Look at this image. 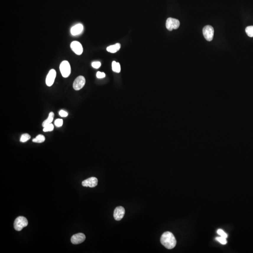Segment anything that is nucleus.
I'll list each match as a JSON object with an SVG mask.
<instances>
[{
  "instance_id": "11",
  "label": "nucleus",
  "mask_w": 253,
  "mask_h": 253,
  "mask_svg": "<svg viewBox=\"0 0 253 253\" xmlns=\"http://www.w3.org/2000/svg\"><path fill=\"white\" fill-rule=\"evenodd\" d=\"M98 180L94 177L89 178L82 181V184L84 186H89L90 188H94L98 185Z\"/></svg>"
},
{
  "instance_id": "15",
  "label": "nucleus",
  "mask_w": 253,
  "mask_h": 253,
  "mask_svg": "<svg viewBox=\"0 0 253 253\" xmlns=\"http://www.w3.org/2000/svg\"><path fill=\"white\" fill-rule=\"evenodd\" d=\"M45 137L42 134H38L35 138L33 139V142L36 143H42L45 141Z\"/></svg>"
},
{
  "instance_id": "16",
  "label": "nucleus",
  "mask_w": 253,
  "mask_h": 253,
  "mask_svg": "<svg viewBox=\"0 0 253 253\" xmlns=\"http://www.w3.org/2000/svg\"><path fill=\"white\" fill-rule=\"evenodd\" d=\"M112 70L116 73H120L121 71V66L120 63L115 61L112 62Z\"/></svg>"
},
{
  "instance_id": "7",
  "label": "nucleus",
  "mask_w": 253,
  "mask_h": 253,
  "mask_svg": "<svg viewBox=\"0 0 253 253\" xmlns=\"http://www.w3.org/2000/svg\"><path fill=\"white\" fill-rule=\"evenodd\" d=\"M56 76V72L54 69H52L49 71L46 79V83L47 86H51L53 85Z\"/></svg>"
},
{
  "instance_id": "18",
  "label": "nucleus",
  "mask_w": 253,
  "mask_h": 253,
  "mask_svg": "<svg viewBox=\"0 0 253 253\" xmlns=\"http://www.w3.org/2000/svg\"><path fill=\"white\" fill-rule=\"evenodd\" d=\"M246 33L247 36L250 37H253V26H249L246 28Z\"/></svg>"
},
{
  "instance_id": "9",
  "label": "nucleus",
  "mask_w": 253,
  "mask_h": 253,
  "mask_svg": "<svg viewBox=\"0 0 253 253\" xmlns=\"http://www.w3.org/2000/svg\"><path fill=\"white\" fill-rule=\"evenodd\" d=\"M71 49L77 55H81L83 52L82 45L80 42L77 41H74L70 44Z\"/></svg>"
},
{
  "instance_id": "23",
  "label": "nucleus",
  "mask_w": 253,
  "mask_h": 253,
  "mask_svg": "<svg viewBox=\"0 0 253 253\" xmlns=\"http://www.w3.org/2000/svg\"><path fill=\"white\" fill-rule=\"evenodd\" d=\"M92 67L95 69H98L101 66V63L100 61H94L92 64Z\"/></svg>"
},
{
  "instance_id": "1",
  "label": "nucleus",
  "mask_w": 253,
  "mask_h": 253,
  "mask_svg": "<svg viewBox=\"0 0 253 253\" xmlns=\"http://www.w3.org/2000/svg\"><path fill=\"white\" fill-rule=\"evenodd\" d=\"M160 241L165 247L169 249H173L176 245V240L174 235L170 232L163 233L161 237Z\"/></svg>"
},
{
  "instance_id": "21",
  "label": "nucleus",
  "mask_w": 253,
  "mask_h": 253,
  "mask_svg": "<svg viewBox=\"0 0 253 253\" xmlns=\"http://www.w3.org/2000/svg\"><path fill=\"white\" fill-rule=\"evenodd\" d=\"M54 124L57 127H60L63 125V120L61 119H57L54 121Z\"/></svg>"
},
{
  "instance_id": "6",
  "label": "nucleus",
  "mask_w": 253,
  "mask_h": 253,
  "mask_svg": "<svg viewBox=\"0 0 253 253\" xmlns=\"http://www.w3.org/2000/svg\"><path fill=\"white\" fill-rule=\"evenodd\" d=\"M85 84V79L83 76L77 77L74 82L73 87L76 90H79L82 89Z\"/></svg>"
},
{
  "instance_id": "13",
  "label": "nucleus",
  "mask_w": 253,
  "mask_h": 253,
  "mask_svg": "<svg viewBox=\"0 0 253 253\" xmlns=\"http://www.w3.org/2000/svg\"><path fill=\"white\" fill-rule=\"evenodd\" d=\"M121 46V45L120 43H117L116 44L110 46H108L106 48V50L108 52L111 53H115L120 50Z\"/></svg>"
},
{
  "instance_id": "8",
  "label": "nucleus",
  "mask_w": 253,
  "mask_h": 253,
  "mask_svg": "<svg viewBox=\"0 0 253 253\" xmlns=\"http://www.w3.org/2000/svg\"><path fill=\"white\" fill-rule=\"evenodd\" d=\"M125 213L124 208L122 206H118L115 208L113 213V217L117 221L121 220L123 218Z\"/></svg>"
},
{
  "instance_id": "5",
  "label": "nucleus",
  "mask_w": 253,
  "mask_h": 253,
  "mask_svg": "<svg viewBox=\"0 0 253 253\" xmlns=\"http://www.w3.org/2000/svg\"><path fill=\"white\" fill-rule=\"evenodd\" d=\"M214 30L213 28L210 25H206L204 27L202 30V33L204 37L208 41H211L213 38Z\"/></svg>"
},
{
  "instance_id": "24",
  "label": "nucleus",
  "mask_w": 253,
  "mask_h": 253,
  "mask_svg": "<svg viewBox=\"0 0 253 253\" xmlns=\"http://www.w3.org/2000/svg\"><path fill=\"white\" fill-rule=\"evenodd\" d=\"M96 76L97 77V78H103L106 77V74L104 72H100V71H98L97 73Z\"/></svg>"
},
{
  "instance_id": "17",
  "label": "nucleus",
  "mask_w": 253,
  "mask_h": 253,
  "mask_svg": "<svg viewBox=\"0 0 253 253\" xmlns=\"http://www.w3.org/2000/svg\"><path fill=\"white\" fill-rule=\"evenodd\" d=\"M31 138V136L28 134H23L20 137V141L22 142H26Z\"/></svg>"
},
{
  "instance_id": "2",
  "label": "nucleus",
  "mask_w": 253,
  "mask_h": 253,
  "mask_svg": "<svg viewBox=\"0 0 253 253\" xmlns=\"http://www.w3.org/2000/svg\"><path fill=\"white\" fill-rule=\"evenodd\" d=\"M28 224V222L25 217L20 216L16 218L14 222V226L16 231H20L23 228L26 227Z\"/></svg>"
},
{
  "instance_id": "3",
  "label": "nucleus",
  "mask_w": 253,
  "mask_h": 253,
  "mask_svg": "<svg viewBox=\"0 0 253 253\" xmlns=\"http://www.w3.org/2000/svg\"><path fill=\"white\" fill-rule=\"evenodd\" d=\"M60 70L62 77L67 78L71 73V67L69 62L67 61H62L60 65Z\"/></svg>"
},
{
  "instance_id": "4",
  "label": "nucleus",
  "mask_w": 253,
  "mask_h": 253,
  "mask_svg": "<svg viewBox=\"0 0 253 253\" xmlns=\"http://www.w3.org/2000/svg\"><path fill=\"white\" fill-rule=\"evenodd\" d=\"M166 25L168 30L172 31L173 29L178 28L180 25V22L178 19L169 17L166 20Z\"/></svg>"
},
{
  "instance_id": "19",
  "label": "nucleus",
  "mask_w": 253,
  "mask_h": 253,
  "mask_svg": "<svg viewBox=\"0 0 253 253\" xmlns=\"http://www.w3.org/2000/svg\"><path fill=\"white\" fill-rule=\"evenodd\" d=\"M53 129H54L53 125L51 123L50 124L44 127L43 130L45 132H46L53 131Z\"/></svg>"
},
{
  "instance_id": "14",
  "label": "nucleus",
  "mask_w": 253,
  "mask_h": 253,
  "mask_svg": "<svg viewBox=\"0 0 253 253\" xmlns=\"http://www.w3.org/2000/svg\"><path fill=\"white\" fill-rule=\"evenodd\" d=\"M54 116V114L53 112H50L49 114L48 119H46V120L45 121H44L43 123H42V126H43V127H45V126H46L48 125L51 124V123H52V121H53Z\"/></svg>"
},
{
  "instance_id": "10",
  "label": "nucleus",
  "mask_w": 253,
  "mask_h": 253,
  "mask_svg": "<svg viewBox=\"0 0 253 253\" xmlns=\"http://www.w3.org/2000/svg\"><path fill=\"white\" fill-rule=\"evenodd\" d=\"M85 235L82 233H78L73 235L71 238V241L73 244H79L82 243L85 240Z\"/></svg>"
},
{
  "instance_id": "22",
  "label": "nucleus",
  "mask_w": 253,
  "mask_h": 253,
  "mask_svg": "<svg viewBox=\"0 0 253 253\" xmlns=\"http://www.w3.org/2000/svg\"><path fill=\"white\" fill-rule=\"evenodd\" d=\"M217 233H218V234H219L220 236L224 237L226 238H227V237H228V235L226 234V233H225L224 231L223 230L221 229H219L218 230V231H217Z\"/></svg>"
},
{
  "instance_id": "20",
  "label": "nucleus",
  "mask_w": 253,
  "mask_h": 253,
  "mask_svg": "<svg viewBox=\"0 0 253 253\" xmlns=\"http://www.w3.org/2000/svg\"><path fill=\"white\" fill-rule=\"evenodd\" d=\"M216 240L218 241L219 242H220L221 244H223V245H226L227 243L226 238L224 237H222V236L216 237Z\"/></svg>"
},
{
  "instance_id": "12",
  "label": "nucleus",
  "mask_w": 253,
  "mask_h": 253,
  "mask_svg": "<svg viewBox=\"0 0 253 253\" xmlns=\"http://www.w3.org/2000/svg\"><path fill=\"white\" fill-rule=\"evenodd\" d=\"M84 30V26L81 24H78L73 26L70 30V33L73 36L81 34Z\"/></svg>"
},
{
  "instance_id": "25",
  "label": "nucleus",
  "mask_w": 253,
  "mask_h": 253,
  "mask_svg": "<svg viewBox=\"0 0 253 253\" xmlns=\"http://www.w3.org/2000/svg\"><path fill=\"white\" fill-rule=\"evenodd\" d=\"M59 115L61 116V117H66L68 116V113L67 112H66V111H64V110H61V111L59 112Z\"/></svg>"
}]
</instances>
